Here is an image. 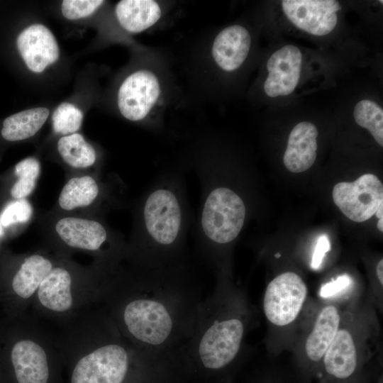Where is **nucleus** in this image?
Instances as JSON below:
<instances>
[{"label":"nucleus","mask_w":383,"mask_h":383,"mask_svg":"<svg viewBox=\"0 0 383 383\" xmlns=\"http://www.w3.org/2000/svg\"><path fill=\"white\" fill-rule=\"evenodd\" d=\"M331 250V243L328 236L325 234L318 237L311 260V267L313 270H318L322 265L323 260L326 254Z\"/></svg>","instance_id":"nucleus-29"},{"label":"nucleus","mask_w":383,"mask_h":383,"mask_svg":"<svg viewBox=\"0 0 383 383\" xmlns=\"http://www.w3.org/2000/svg\"><path fill=\"white\" fill-rule=\"evenodd\" d=\"M49 116V110L38 107L24 110L6 118L1 134L4 139L15 142L28 139L35 135Z\"/></svg>","instance_id":"nucleus-20"},{"label":"nucleus","mask_w":383,"mask_h":383,"mask_svg":"<svg viewBox=\"0 0 383 383\" xmlns=\"http://www.w3.org/2000/svg\"><path fill=\"white\" fill-rule=\"evenodd\" d=\"M301 62V52L293 45H284L273 52L267 62L265 94L272 98L292 94L300 79Z\"/></svg>","instance_id":"nucleus-11"},{"label":"nucleus","mask_w":383,"mask_h":383,"mask_svg":"<svg viewBox=\"0 0 383 383\" xmlns=\"http://www.w3.org/2000/svg\"><path fill=\"white\" fill-rule=\"evenodd\" d=\"M40 173V162L33 157L18 162L14 167L17 180L11 189V195L15 199H26L35 189Z\"/></svg>","instance_id":"nucleus-24"},{"label":"nucleus","mask_w":383,"mask_h":383,"mask_svg":"<svg viewBox=\"0 0 383 383\" xmlns=\"http://www.w3.org/2000/svg\"><path fill=\"white\" fill-rule=\"evenodd\" d=\"M101 194V186L94 177L75 176L65 184L57 202L61 209L70 211L91 205Z\"/></svg>","instance_id":"nucleus-19"},{"label":"nucleus","mask_w":383,"mask_h":383,"mask_svg":"<svg viewBox=\"0 0 383 383\" xmlns=\"http://www.w3.org/2000/svg\"><path fill=\"white\" fill-rule=\"evenodd\" d=\"M376 273L381 285L383 284V260L381 259L377 265Z\"/></svg>","instance_id":"nucleus-30"},{"label":"nucleus","mask_w":383,"mask_h":383,"mask_svg":"<svg viewBox=\"0 0 383 383\" xmlns=\"http://www.w3.org/2000/svg\"><path fill=\"white\" fill-rule=\"evenodd\" d=\"M352 279L348 274H343L337 277L336 279L323 284L320 290V295L327 298L345 289L351 284Z\"/></svg>","instance_id":"nucleus-28"},{"label":"nucleus","mask_w":383,"mask_h":383,"mask_svg":"<svg viewBox=\"0 0 383 383\" xmlns=\"http://www.w3.org/2000/svg\"><path fill=\"white\" fill-rule=\"evenodd\" d=\"M57 147L63 161L72 168H88L96 161L94 148L78 133L62 136Z\"/></svg>","instance_id":"nucleus-22"},{"label":"nucleus","mask_w":383,"mask_h":383,"mask_svg":"<svg viewBox=\"0 0 383 383\" xmlns=\"http://www.w3.org/2000/svg\"><path fill=\"white\" fill-rule=\"evenodd\" d=\"M115 11L121 26L131 33L149 28L162 15L160 5L152 0H123L116 4Z\"/></svg>","instance_id":"nucleus-18"},{"label":"nucleus","mask_w":383,"mask_h":383,"mask_svg":"<svg viewBox=\"0 0 383 383\" xmlns=\"http://www.w3.org/2000/svg\"><path fill=\"white\" fill-rule=\"evenodd\" d=\"M190 213L177 173L162 175L140 199L133 235L126 248L133 265L165 267L186 263Z\"/></svg>","instance_id":"nucleus-2"},{"label":"nucleus","mask_w":383,"mask_h":383,"mask_svg":"<svg viewBox=\"0 0 383 383\" xmlns=\"http://www.w3.org/2000/svg\"><path fill=\"white\" fill-rule=\"evenodd\" d=\"M11 362L18 383H47L49 369L44 349L30 340L17 342L11 350Z\"/></svg>","instance_id":"nucleus-15"},{"label":"nucleus","mask_w":383,"mask_h":383,"mask_svg":"<svg viewBox=\"0 0 383 383\" xmlns=\"http://www.w3.org/2000/svg\"><path fill=\"white\" fill-rule=\"evenodd\" d=\"M251 45L248 30L240 25L223 29L216 36L211 48L215 62L224 71L238 69L247 58Z\"/></svg>","instance_id":"nucleus-13"},{"label":"nucleus","mask_w":383,"mask_h":383,"mask_svg":"<svg viewBox=\"0 0 383 383\" xmlns=\"http://www.w3.org/2000/svg\"><path fill=\"white\" fill-rule=\"evenodd\" d=\"M374 214L378 219L383 218V203L380 204Z\"/></svg>","instance_id":"nucleus-31"},{"label":"nucleus","mask_w":383,"mask_h":383,"mask_svg":"<svg viewBox=\"0 0 383 383\" xmlns=\"http://www.w3.org/2000/svg\"><path fill=\"white\" fill-rule=\"evenodd\" d=\"M333 199L342 213L361 223L373 216L383 203V185L373 174H365L352 182H342L333 189Z\"/></svg>","instance_id":"nucleus-6"},{"label":"nucleus","mask_w":383,"mask_h":383,"mask_svg":"<svg viewBox=\"0 0 383 383\" xmlns=\"http://www.w3.org/2000/svg\"><path fill=\"white\" fill-rule=\"evenodd\" d=\"M383 218L378 219L377 227L380 232H383Z\"/></svg>","instance_id":"nucleus-32"},{"label":"nucleus","mask_w":383,"mask_h":383,"mask_svg":"<svg viewBox=\"0 0 383 383\" xmlns=\"http://www.w3.org/2000/svg\"><path fill=\"white\" fill-rule=\"evenodd\" d=\"M282 10L296 28L311 35L323 36L336 26V12L341 9L335 0H284Z\"/></svg>","instance_id":"nucleus-9"},{"label":"nucleus","mask_w":383,"mask_h":383,"mask_svg":"<svg viewBox=\"0 0 383 383\" xmlns=\"http://www.w3.org/2000/svg\"><path fill=\"white\" fill-rule=\"evenodd\" d=\"M53 268L52 262L39 254L25 259L12 280L14 292L23 299L31 296Z\"/></svg>","instance_id":"nucleus-21"},{"label":"nucleus","mask_w":383,"mask_h":383,"mask_svg":"<svg viewBox=\"0 0 383 383\" xmlns=\"http://www.w3.org/2000/svg\"><path fill=\"white\" fill-rule=\"evenodd\" d=\"M341 323L340 311L336 306L328 304L321 308L304 344L305 355L311 362L322 361Z\"/></svg>","instance_id":"nucleus-16"},{"label":"nucleus","mask_w":383,"mask_h":383,"mask_svg":"<svg viewBox=\"0 0 383 383\" xmlns=\"http://www.w3.org/2000/svg\"><path fill=\"white\" fill-rule=\"evenodd\" d=\"M359 345L355 332L341 323L321 361L326 376L337 382H345L353 377L360 365Z\"/></svg>","instance_id":"nucleus-10"},{"label":"nucleus","mask_w":383,"mask_h":383,"mask_svg":"<svg viewBox=\"0 0 383 383\" xmlns=\"http://www.w3.org/2000/svg\"><path fill=\"white\" fill-rule=\"evenodd\" d=\"M33 214V207L26 199H16L4 209L0 221L3 227L28 221Z\"/></svg>","instance_id":"nucleus-26"},{"label":"nucleus","mask_w":383,"mask_h":383,"mask_svg":"<svg viewBox=\"0 0 383 383\" xmlns=\"http://www.w3.org/2000/svg\"><path fill=\"white\" fill-rule=\"evenodd\" d=\"M55 235L67 245L81 250L97 251L108 247L119 252L122 248L112 231L100 221L74 216H65L53 225Z\"/></svg>","instance_id":"nucleus-8"},{"label":"nucleus","mask_w":383,"mask_h":383,"mask_svg":"<svg viewBox=\"0 0 383 383\" xmlns=\"http://www.w3.org/2000/svg\"><path fill=\"white\" fill-rule=\"evenodd\" d=\"M214 292L204 298L192 335L179 362H190L209 372L226 369L238 357L245 333V322L233 293L221 275Z\"/></svg>","instance_id":"nucleus-3"},{"label":"nucleus","mask_w":383,"mask_h":383,"mask_svg":"<svg viewBox=\"0 0 383 383\" xmlns=\"http://www.w3.org/2000/svg\"><path fill=\"white\" fill-rule=\"evenodd\" d=\"M355 122L367 129L375 141L383 146V110L376 102L370 99L358 101L353 111Z\"/></svg>","instance_id":"nucleus-23"},{"label":"nucleus","mask_w":383,"mask_h":383,"mask_svg":"<svg viewBox=\"0 0 383 383\" xmlns=\"http://www.w3.org/2000/svg\"><path fill=\"white\" fill-rule=\"evenodd\" d=\"M52 128L55 133L63 135L77 133L82 126V112L74 105L60 104L52 114Z\"/></svg>","instance_id":"nucleus-25"},{"label":"nucleus","mask_w":383,"mask_h":383,"mask_svg":"<svg viewBox=\"0 0 383 383\" xmlns=\"http://www.w3.org/2000/svg\"><path fill=\"white\" fill-rule=\"evenodd\" d=\"M119 318L135 347L159 364L179 362L204 299L187 263L134 265Z\"/></svg>","instance_id":"nucleus-1"},{"label":"nucleus","mask_w":383,"mask_h":383,"mask_svg":"<svg viewBox=\"0 0 383 383\" xmlns=\"http://www.w3.org/2000/svg\"><path fill=\"white\" fill-rule=\"evenodd\" d=\"M16 45L27 67L33 72H42L59 58L57 40L42 24H33L24 29L17 38Z\"/></svg>","instance_id":"nucleus-12"},{"label":"nucleus","mask_w":383,"mask_h":383,"mask_svg":"<svg viewBox=\"0 0 383 383\" xmlns=\"http://www.w3.org/2000/svg\"><path fill=\"white\" fill-rule=\"evenodd\" d=\"M72 278L70 272L62 267H55L38 289L40 304L57 312L65 311L72 305Z\"/></svg>","instance_id":"nucleus-17"},{"label":"nucleus","mask_w":383,"mask_h":383,"mask_svg":"<svg viewBox=\"0 0 383 383\" xmlns=\"http://www.w3.org/2000/svg\"><path fill=\"white\" fill-rule=\"evenodd\" d=\"M160 94L159 79L152 72H134L119 87L117 103L120 113L131 121H143L157 103Z\"/></svg>","instance_id":"nucleus-7"},{"label":"nucleus","mask_w":383,"mask_h":383,"mask_svg":"<svg viewBox=\"0 0 383 383\" xmlns=\"http://www.w3.org/2000/svg\"><path fill=\"white\" fill-rule=\"evenodd\" d=\"M130 352L116 342L99 346L77 362L71 383H123L129 370Z\"/></svg>","instance_id":"nucleus-4"},{"label":"nucleus","mask_w":383,"mask_h":383,"mask_svg":"<svg viewBox=\"0 0 383 383\" xmlns=\"http://www.w3.org/2000/svg\"><path fill=\"white\" fill-rule=\"evenodd\" d=\"M318 134L316 126L309 121L300 122L292 128L283 157L289 171L299 173L313 165L316 159Z\"/></svg>","instance_id":"nucleus-14"},{"label":"nucleus","mask_w":383,"mask_h":383,"mask_svg":"<svg viewBox=\"0 0 383 383\" xmlns=\"http://www.w3.org/2000/svg\"><path fill=\"white\" fill-rule=\"evenodd\" d=\"M104 2L100 0H65L61 11L67 19L76 20L90 16Z\"/></svg>","instance_id":"nucleus-27"},{"label":"nucleus","mask_w":383,"mask_h":383,"mask_svg":"<svg viewBox=\"0 0 383 383\" xmlns=\"http://www.w3.org/2000/svg\"><path fill=\"white\" fill-rule=\"evenodd\" d=\"M308 294L307 287L295 272H285L267 284L263 299L267 319L277 326L292 323L299 316Z\"/></svg>","instance_id":"nucleus-5"}]
</instances>
